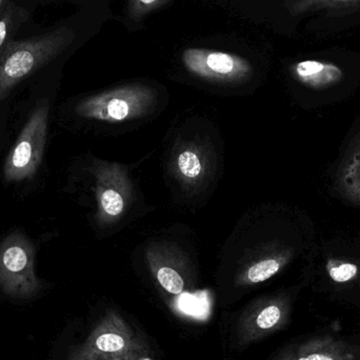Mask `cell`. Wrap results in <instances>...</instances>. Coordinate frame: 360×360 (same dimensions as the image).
Wrapping results in <instances>:
<instances>
[{"label": "cell", "mask_w": 360, "mask_h": 360, "mask_svg": "<svg viewBox=\"0 0 360 360\" xmlns=\"http://www.w3.org/2000/svg\"><path fill=\"white\" fill-rule=\"evenodd\" d=\"M74 40L75 32L60 27L44 35L6 41L0 49V99L27 76L54 60Z\"/></svg>", "instance_id": "cell-1"}, {"label": "cell", "mask_w": 360, "mask_h": 360, "mask_svg": "<svg viewBox=\"0 0 360 360\" xmlns=\"http://www.w3.org/2000/svg\"><path fill=\"white\" fill-rule=\"evenodd\" d=\"M149 347L120 314L107 313L67 360H145Z\"/></svg>", "instance_id": "cell-2"}, {"label": "cell", "mask_w": 360, "mask_h": 360, "mask_svg": "<svg viewBox=\"0 0 360 360\" xmlns=\"http://www.w3.org/2000/svg\"><path fill=\"white\" fill-rule=\"evenodd\" d=\"M41 287L35 273V248L20 232L0 243V289L15 298H29Z\"/></svg>", "instance_id": "cell-3"}, {"label": "cell", "mask_w": 360, "mask_h": 360, "mask_svg": "<svg viewBox=\"0 0 360 360\" xmlns=\"http://www.w3.org/2000/svg\"><path fill=\"white\" fill-rule=\"evenodd\" d=\"M48 120L49 103L44 99L30 116L6 158L4 168L6 181L20 182L37 172L46 147Z\"/></svg>", "instance_id": "cell-4"}, {"label": "cell", "mask_w": 360, "mask_h": 360, "mask_svg": "<svg viewBox=\"0 0 360 360\" xmlns=\"http://www.w3.org/2000/svg\"><path fill=\"white\" fill-rule=\"evenodd\" d=\"M182 61L191 73L216 82H238L251 74V65L243 57L209 49H186Z\"/></svg>", "instance_id": "cell-5"}, {"label": "cell", "mask_w": 360, "mask_h": 360, "mask_svg": "<svg viewBox=\"0 0 360 360\" xmlns=\"http://www.w3.org/2000/svg\"><path fill=\"white\" fill-rule=\"evenodd\" d=\"M145 95V91L139 88L120 89L84 101L78 111L86 117L124 120L130 114L132 103Z\"/></svg>", "instance_id": "cell-6"}, {"label": "cell", "mask_w": 360, "mask_h": 360, "mask_svg": "<svg viewBox=\"0 0 360 360\" xmlns=\"http://www.w3.org/2000/svg\"><path fill=\"white\" fill-rule=\"evenodd\" d=\"M283 310L281 304H269L241 319L239 336L243 344H250L266 335L281 323Z\"/></svg>", "instance_id": "cell-7"}, {"label": "cell", "mask_w": 360, "mask_h": 360, "mask_svg": "<svg viewBox=\"0 0 360 360\" xmlns=\"http://www.w3.org/2000/svg\"><path fill=\"white\" fill-rule=\"evenodd\" d=\"M292 71L298 82L316 90L335 86L344 76L340 68L334 63L316 60L300 61L293 65Z\"/></svg>", "instance_id": "cell-8"}, {"label": "cell", "mask_w": 360, "mask_h": 360, "mask_svg": "<svg viewBox=\"0 0 360 360\" xmlns=\"http://www.w3.org/2000/svg\"><path fill=\"white\" fill-rule=\"evenodd\" d=\"M338 188L342 196L360 207V135L338 171Z\"/></svg>", "instance_id": "cell-9"}, {"label": "cell", "mask_w": 360, "mask_h": 360, "mask_svg": "<svg viewBox=\"0 0 360 360\" xmlns=\"http://www.w3.org/2000/svg\"><path fill=\"white\" fill-rule=\"evenodd\" d=\"M360 6V0H295L292 4L293 14H304L311 11L327 8H346Z\"/></svg>", "instance_id": "cell-10"}, {"label": "cell", "mask_w": 360, "mask_h": 360, "mask_svg": "<svg viewBox=\"0 0 360 360\" xmlns=\"http://www.w3.org/2000/svg\"><path fill=\"white\" fill-rule=\"evenodd\" d=\"M281 268V262L275 258L262 260L257 264H253L248 270L247 279L251 283H259L268 281L274 276Z\"/></svg>", "instance_id": "cell-11"}, {"label": "cell", "mask_w": 360, "mask_h": 360, "mask_svg": "<svg viewBox=\"0 0 360 360\" xmlns=\"http://www.w3.org/2000/svg\"><path fill=\"white\" fill-rule=\"evenodd\" d=\"M158 281L169 293L179 295L184 289V281L177 271L169 266H162L158 270Z\"/></svg>", "instance_id": "cell-12"}, {"label": "cell", "mask_w": 360, "mask_h": 360, "mask_svg": "<svg viewBox=\"0 0 360 360\" xmlns=\"http://www.w3.org/2000/svg\"><path fill=\"white\" fill-rule=\"evenodd\" d=\"M327 268L330 277L336 283H347L354 278L359 273L356 264L340 260H329Z\"/></svg>", "instance_id": "cell-13"}, {"label": "cell", "mask_w": 360, "mask_h": 360, "mask_svg": "<svg viewBox=\"0 0 360 360\" xmlns=\"http://www.w3.org/2000/svg\"><path fill=\"white\" fill-rule=\"evenodd\" d=\"M169 0H128V14L134 20H141L150 13L164 6Z\"/></svg>", "instance_id": "cell-14"}, {"label": "cell", "mask_w": 360, "mask_h": 360, "mask_svg": "<svg viewBox=\"0 0 360 360\" xmlns=\"http://www.w3.org/2000/svg\"><path fill=\"white\" fill-rule=\"evenodd\" d=\"M179 167L182 175L188 179H195L201 172V162L193 152H182L179 158Z\"/></svg>", "instance_id": "cell-15"}, {"label": "cell", "mask_w": 360, "mask_h": 360, "mask_svg": "<svg viewBox=\"0 0 360 360\" xmlns=\"http://www.w3.org/2000/svg\"><path fill=\"white\" fill-rule=\"evenodd\" d=\"M101 205H103L105 213L111 216H116L122 213L124 210V199L120 193L109 188L101 195Z\"/></svg>", "instance_id": "cell-16"}, {"label": "cell", "mask_w": 360, "mask_h": 360, "mask_svg": "<svg viewBox=\"0 0 360 360\" xmlns=\"http://www.w3.org/2000/svg\"><path fill=\"white\" fill-rule=\"evenodd\" d=\"M296 360H335L332 357L328 356V355L323 354H311L307 355V356L300 357Z\"/></svg>", "instance_id": "cell-17"}, {"label": "cell", "mask_w": 360, "mask_h": 360, "mask_svg": "<svg viewBox=\"0 0 360 360\" xmlns=\"http://www.w3.org/2000/svg\"><path fill=\"white\" fill-rule=\"evenodd\" d=\"M2 2H4V0H0V13H1Z\"/></svg>", "instance_id": "cell-18"}]
</instances>
